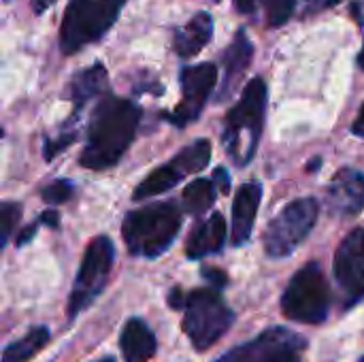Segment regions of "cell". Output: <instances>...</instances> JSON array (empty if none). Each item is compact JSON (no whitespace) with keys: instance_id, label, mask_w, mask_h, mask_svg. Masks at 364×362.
I'll use <instances>...</instances> for the list:
<instances>
[{"instance_id":"cell-1","label":"cell","mask_w":364,"mask_h":362,"mask_svg":"<svg viewBox=\"0 0 364 362\" xmlns=\"http://www.w3.org/2000/svg\"><path fill=\"white\" fill-rule=\"evenodd\" d=\"M141 115L143 111L139 105L107 94L92 111L87 124V143L79 158L81 166L90 171L115 166L132 145Z\"/></svg>"},{"instance_id":"cell-2","label":"cell","mask_w":364,"mask_h":362,"mask_svg":"<svg viewBox=\"0 0 364 362\" xmlns=\"http://www.w3.org/2000/svg\"><path fill=\"white\" fill-rule=\"evenodd\" d=\"M264 111L267 83L256 77L245 85L239 102L228 111L222 132V145L237 166H245L256 156L264 126Z\"/></svg>"},{"instance_id":"cell-3","label":"cell","mask_w":364,"mask_h":362,"mask_svg":"<svg viewBox=\"0 0 364 362\" xmlns=\"http://www.w3.org/2000/svg\"><path fill=\"white\" fill-rule=\"evenodd\" d=\"M181 228V209L175 203H156L124 218L122 235L126 247L139 258H158L175 241Z\"/></svg>"},{"instance_id":"cell-4","label":"cell","mask_w":364,"mask_h":362,"mask_svg":"<svg viewBox=\"0 0 364 362\" xmlns=\"http://www.w3.org/2000/svg\"><path fill=\"white\" fill-rule=\"evenodd\" d=\"M126 0H70L60 26V49L66 55L105 36Z\"/></svg>"},{"instance_id":"cell-5","label":"cell","mask_w":364,"mask_h":362,"mask_svg":"<svg viewBox=\"0 0 364 362\" xmlns=\"http://www.w3.org/2000/svg\"><path fill=\"white\" fill-rule=\"evenodd\" d=\"M183 333L192 341L194 350L205 352L213 348L232 326L235 314L228 309L218 288H198L186 297Z\"/></svg>"},{"instance_id":"cell-6","label":"cell","mask_w":364,"mask_h":362,"mask_svg":"<svg viewBox=\"0 0 364 362\" xmlns=\"http://www.w3.org/2000/svg\"><path fill=\"white\" fill-rule=\"evenodd\" d=\"M331 309V288L318 262L305 265L288 284L282 297L286 318L303 324H322Z\"/></svg>"},{"instance_id":"cell-7","label":"cell","mask_w":364,"mask_h":362,"mask_svg":"<svg viewBox=\"0 0 364 362\" xmlns=\"http://www.w3.org/2000/svg\"><path fill=\"white\" fill-rule=\"evenodd\" d=\"M320 205L316 198H296L282 209L264 233V252L269 258L290 256L314 230Z\"/></svg>"},{"instance_id":"cell-8","label":"cell","mask_w":364,"mask_h":362,"mask_svg":"<svg viewBox=\"0 0 364 362\" xmlns=\"http://www.w3.org/2000/svg\"><path fill=\"white\" fill-rule=\"evenodd\" d=\"M115 258V247L109 237H96L81 260L73 292L68 297V320H75L81 312H85L96 297L105 290L111 267Z\"/></svg>"},{"instance_id":"cell-9","label":"cell","mask_w":364,"mask_h":362,"mask_svg":"<svg viewBox=\"0 0 364 362\" xmlns=\"http://www.w3.org/2000/svg\"><path fill=\"white\" fill-rule=\"evenodd\" d=\"M307 341L296 333L288 329H271L215 362H301Z\"/></svg>"},{"instance_id":"cell-10","label":"cell","mask_w":364,"mask_h":362,"mask_svg":"<svg viewBox=\"0 0 364 362\" xmlns=\"http://www.w3.org/2000/svg\"><path fill=\"white\" fill-rule=\"evenodd\" d=\"M181 100L173 113H168V122L183 128L196 122L218 83V66L213 62H203L196 66H188L181 70Z\"/></svg>"},{"instance_id":"cell-11","label":"cell","mask_w":364,"mask_h":362,"mask_svg":"<svg viewBox=\"0 0 364 362\" xmlns=\"http://www.w3.org/2000/svg\"><path fill=\"white\" fill-rule=\"evenodd\" d=\"M335 280L346 297V307L364 299V228L352 230L335 254Z\"/></svg>"},{"instance_id":"cell-12","label":"cell","mask_w":364,"mask_h":362,"mask_svg":"<svg viewBox=\"0 0 364 362\" xmlns=\"http://www.w3.org/2000/svg\"><path fill=\"white\" fill-rule=\"evenodd\" d=\"M364 207V175L341 169L328 186V209L339 218H354Z\"/></svg>"},{"instance_id":"cell-13","label":"cell","mask_w":364,"mask_h":362,"mask_svg":"<svg viewBox=\"0 0 364 362\" xmlns=\"http://www.w3.org/2000/svg\"><path fill=\"white\" fill-rule=\"evenodd\" d=\"M260 201H262V186L258 181H250L239 188L232 203V243L237 247L250 241Z\"/></svg>"},{"instance_id":"cell-14","label":"cell","mask_w":364,"mask_h":362,"mask_svg":"<svg viewBox=\"0 0 364 362\" xmlns=\"http://www.w3.org/2000/svg\"><path fill=\"white\" fill-rule=\"evenodd\" d=\"M224 241H226V220L222 213H211L205 222L194 226L186 245V254L190 260H200L209 254L222 252Z\"/></svg>"},{"instance_id":"cell-15","label":"cell","mask_w":364,"mask_h":362,"mask_svg":"<svg viewBox=\"0 0 364 362\" xmlns=\"http://www.w3.org/2000/svg\"><path fill=\"white\" fill-rule=\"evenodd\" d=\"M254 58V45L247 38L245 30H239L235 41L230 43V47L224 53V83H222V92L218 94V100H226L232 90L239 85V79L243 77V73L247 70L250 62Z\"/></svg>"},{"instance_id":"cell-16","label":"cell","mask_w":364,"mask_h":362,"mask_svg":"<svg viewBox=\"0 0 364 362\" xmlns=\"http://www.w3.org/2000/svg\"><path fill=\"white\" fill-rule=\"evenodd\" d=\"M119 346L124 362H149L156 354L158 341L154 331L141 318H130L122 331Z\"/></svg>"},{"instance_id":"cell-17","label":"cell","mask_w":364,"mask_h":362,"mask_svg":"<svg viewBox=\"0 0 364 362\" xmlns=\"http://www.w3.org/2000/svg\"><path fill=\"white\" fill-rule=\"evenodd\" d=\"M213 36V19L209 13H196L183 28L175 30L173 49L181 58L196 55Z\"/></svg>"},{"instance_id":"cell-18","label":"cell","mask_w":364,"mask_h":362,"mask_svg":"<svg viewBox=\"0 0 364 362\" xmlns=\"http://www.w3.org/2000/svg\"><path fill=\"white\" fill-rule=\"evenodd\" d=\"M107 83H109L107 68L100 62H96V64H92V66H87V68L73 75V79L66 85L68 87L66 96L75 105V111H79L87 100L102 94L107 90Z\"/></svg>"},{"instance_id":"cell-19","label":"cell","mask_w":364,"mask_h":362,"mask_svg":"<svg viewBox=\"0 0 364 362\" xmlns=\"http://www.w3.org/2000/svg\"><path fill=\"white\" fill-rule=\"evenodd\" d=\"M186 175H188V173L183 171V166H181L177 160H173V162H168V164H164V166L151 171V173L134 188L132 198H134V201H145V198H151V196H156V194H162V192L175 188Z\"/></svg>"},{"instance_id":"cell-20","label":"cell","mask_w":364,"mask_h":362,"mask_svg":"<svg viewBox=\"0 0 364 362\" xmlns=\"http://www.w3.org/2000/svg\"><path fill=\"white\" fill-rule=\"evenodd\" d=\"M51 335L45 326H34L30 329L21 339L13 341L11 346L4 348L2 362H28L32 361L47 344H49Z\"/></svg>"},{"instance_id":"cell-21","label":"cell","mask_w":364,"mask_h":362,"mask_svg":"<svg viewBox=\"0 0 364 362\" xmlns=\"http://www.w3.org/2000/svg\"><path fill=\"white\" fill-rule=\"evenodd\" d=\"M218 186L213 179H196L183 190V209L190 215H203L215 205Z\"/></svg>"},{"instance_id":"cell-22","label":"cell","mask_w":364,"mask_h":362,"mask_svg":"<svg viewBox=\"0 0 364 362\" xmlns=\"http://www.w3.org/2000/svg\"><path fill=\"white\" fill-rule=\"evenodd\" d=\"M175 160L183 166V171H186L188 175L198 173V171H203V169L209 164V160H211V143H209L207 139H196L192 145H188L186 149H181V151L175 156Z\"/></svg>"},{"instance_id":"cell-23","label":"cell","mask_w":364,"mask_h":362,"mask_svg":"<svg viewBox=\"0 0 364 362\" xmlns=\"http://www.w3.org/2000/svg\"><path fill=\"white\" fill-rule=\"evenodd\" d=\"M294 6H296V0H267L264 11H267L269 26H273V28L284 26L292 17Z\"/></svg>"},{"instance_id":"cell-24","label":"cell","mask_w":364,"mask_h":362,"mask_svg":"<svg viewBox=\"0 0 364 362\" xmlns=\"http://www.w3.org/2000/svg\"><path fill=\"white\" fill-rule=\"evenodd\" d=\"M41 196H43V201H45L49 207L62 205V203H66V201L73 196V183H70L68 179H55V181H51L49 186L43 188Z\"/></svg>"},{"instance_id":"cell-25","label":"cell","mask_w":364,"mask_h":362,"mask_svg":"<svg viewBox=\"0 0 364 362\" xmlns=\"http://www.w3.org/2000/svg\"><path fill=\"white\" fill-rule=\"evenodd\" d=\"M0 220H2V247L9 243L13 230L17 228L21 220V205L19 203H4L0 209Z\"/></svg>"},{"instance_id":"cell-26","label":"cell","mask_w":364,"mask_h":362,"mask_svg":"<svg viewBox=\"0 0 364 362\" xmlns=\"http://www.w3.org/2000/svg\"><path fill=\"white\" fill-rule=\"evenodd\" d=\"M70 143H75V132H68V134H62L58 139H45V145H43V156L45 160H53L62 149H66Z\"/></svg>"},{"instance_id":"cell-27","label":"cell","mask_w":364,"mask_h":362,"mask_svg":"<svg viewBox=\"0 0 364 362\" xmlns=\"http://www.w3.org/2000/svg\"><path fill=\"white\" fill-rule=\"evenodd\" d=\"M200 273H203V277H205V280H207V282H209V284H211L213 288H218V290H220V288H224V286L228 284V275H226V273H224L222 269L205 267V269H203Z\"/></svg>"},{"instance_id":"cell-28","label":"cell","mask_w":364,"mask_h":362,"mask_svg":"<svg viewBox=\"0 0 364 362\" xmlns=\"http://www.w3.org/2000/svg\"><path fill=\"white\" fill-rule=\"evenodd\" d=\"M38 226H41V220H38V222H32L30 226H26V228H23V230L17 235V239H15V245H17V247H23V245H28V243L34 239V235H36Z\"/></svg>"},{"instance_id":"cell-29","label":"cell","mask_w":364,"mask_h":362,"mask_svg":"<svg viewBox=\"0 0 364 362\" xmlns=\"http://www.w3.org/2000/svg\"><path fill=\"white\" fill-rule=\"evenodd\" d=\"M218 186V190H222V194H228L230 192V177H228V171L226 169H215L213 171V177H211Z\"/></svg>"},{"instance_id":"cell-30","label":"cell","mask_w":364,"mask_h":362,"mask_svg":"<svg viewBox=\"0 0 364 362\" xmlns=\"http://www.w3.org/2000/svg\"><path fill=\"white\" fill-rule=\"evenodd\" d=\"M337 2H341V0H311L309 6L305 9V17L307 15H314V13H320V11H324L328 6H335Z\"/></svg>"},{"instance_id":"cell-31","label":"cell","mask_w":364,"mask_h":362,"mask_svg":"<svg viewBox=\"0 0 364 362\" xmlns=\"http://www.w3.org/2000/svg\"><path fill=\"white\" fill-rule=\"evenodd\" d=\"M38 220H41V224H45V226H49V228H58V226H60V213H58L55 209L43 211Z\"/></svg>"},{"instance_id":"cell-32","label":"cell","mask_w":364,"mask_h":362,"mask_svg":"<svg viewBox=\"0 0 364 362\" xmlns=\"http://www.w3.org/2000/svg\"><path fill=\"white\" fill-rule=\"evenodd\" d=\"M258 2H260V0H235V6H237V11H239V13L250 15V13H254V11H256Z\"/></svg>"},{"instance_id":"cell-33","label":"cell","mask_w":364,"mask_h":362,"mask_svg":"<svg viewBox=\"0 0 364 362\" xmlns=\"http://www.w3.org/2000/svg\"><path fill=\"white\" fill-rule=\"evenodd\" d=\"M168 305H171L173 309H181V307L186 305V297L181 294V290H179V288H175V290L168 294Z\"/></svg>"},{"instance_id":"cell-34","label":"cell","mask_w":364,"mask_h":362,"mask_svg":"<svg viewBox=\"0 0 364 362\" xmlns=\"http://www.w3.org/2000/svg\"><path fill=\"white\" fill-rule=\"evenodd\" d=\"M352 132L356 137H363L364 139V105L363 109H360V113H358V117H356V122H354V126H352Z\"/></svg>"},{"instance_id":"cell-35","label":"cell","mask_w":364,"mask_h":362,"mask_svg":"<svg viewBox=\"0 0 364 362\" xmlns=\"http://www.w3.org/2000/svg\"><path fill=\"white\" fill-rule=\"evenodd\" d=\"M53 2H55V0H32V9H34L36 15H41V13H45Z\"/></svg>"},{"instance_id":"cell-36","label":"cell","mask_w":364,"mask_h":362,"mask_svg":"<svg viewBox=\"0 0 364 362\" xmlns=\"http://www.w3.org/2000/svg\"><path fill=\"white\" fill-rule=\"evenodd\" d=\"M320 166H322V158H316L314 162H309V164H307V173H316Z\"/></svg>"},{"instance_id":"cell-37","label":"cell","mask_w":364,"mask_h":362,"mask_svg":"<svg viewBox=\"0 0 364 362\" xmlns=\"http://www.w3.org/2000/svg\"><path fill=\"white\" fill-rule=\"evenodd\" d=\"M358 66L364 70V47H363V51L358 53Z\"/></svg>"},{"instance_id":"cell-38","label":"cell","mask_w":364,"mask_h":362,"mask_svg":"<svg viewBox=\"0 0 364 362\" xmlns=\"http://www.w3.org/2000/svg\"><path fill=\"white\" fill-rule=\"evenodd\" d=\"M96 362H115V358H111V356H107V358H102V361H96Z\"/></svg>"},{"instance_id":"cell-39","label":"cell","mask_w":364,"mask_h":362,"mask_svg":"<svg viewBox=\"0 0 364 362\" xmlns=\"http://www.w3.org/2000/svg\"><path fill=\"white\" fill-rule=\"evenodd\" d=\"M358 362H364V356H363V358H360V361H358Z\"/></svg>"}]
</instances>
